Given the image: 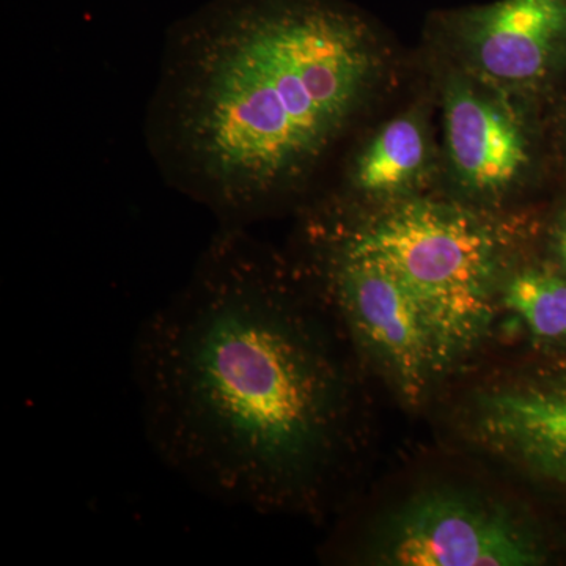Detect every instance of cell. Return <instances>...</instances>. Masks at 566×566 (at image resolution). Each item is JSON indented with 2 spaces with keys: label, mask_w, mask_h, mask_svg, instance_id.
<instances>
[{
  "label": "cell",
  "mask_w": 566,
  "mask_h": 566,
  "mask_svg": "<svg viewBox=\"0 0 566 566\" xmlns=\"http://www.w3.org/2000/svg\"><path fill=\"white\" fill-rule=\"evenodd\" d=\"M300 283L248 227L219 226L134 335L145 441L222 504L318 509L352 453V376Z\"/></svg>",
  "instance_id": "obj_1"
},
{
  "label": "cell",
  "mask_w": 566,
  "mask_h": 566,
  "mask_svg": "<svg viewBox=\"0 0 566 566\" xmlns=\"http://www.w3.org/2000/svg\"><path fill=\"white\" fill-rule=\"evenodd\" d=\"M381 51L345 0H208L164 40L144 118L156 169L219 226L249 229L348 132Z\"/></svg>",
  "instance_id": "obj_2"
},
{
  "label": "cell",
  "mask_w": 566,
  "mask_h": 566,
  "mask_svg": "<svg viewBox=\"0 0 566 566\" xmlns=\"http://www.w3.org/2000/svg\"><path fill=\"white\" fill-rule=\"evenodd\" d=\"M308 223L403 282L430 327L442 371L485 337L499 293V251L471 212L405 200L367 219L349 221L345 211L333 210L316 212Z\"/></svg>",
  "instance_id": "obj_3"
},
{
  "label": "cell",
  "mask_w": 566,
  "mask_h": 566,
  "mask_svg": "<svg viewBox=\"0 0 566 566\" xmlns=\"http://www.w3.org/2000/svg\"><path fill=\"white\" fill-rule=\"evenodd\" d=\"M311 273L333 314L409 403H419L441 374L433 335L403 282L381 262L307 223Z\"/></svg>",
  "instance_id": "obj_4"
},
{
  "label": "cell",
  "mask_w": 566,
  "mask_h": 566,
  "mask_svg": "<svg viewBox=\"0 0 566 566\" xmlns=\"http://www.w3.org/2000/svg\"><path fill=\"white\" fill-rule=\"evenodd\" d=\"M368 553L395 566H528L546 558L539 536L512 509L457 490L406 502L375 532Z\"/></svg>",
  "instance_id": "obj_5"
},
{
  "label": "cell",
  "mask_w": 566,
  "mask_h": 566,
  "mask_svg": "<svg viewBox=\"0 0 566 566\" xmlns=\"http://www.w3.org/2000/svg\"><path fill=\"white\" fill-rule=\"evenodd\" d=\"M480 81L499 92L531 91L566 59V0H495L442 18Z\"/></svg>",
  "instance_id": "obj_6"
},
{
  "label": "cell",
  "mask_w": 566,
  "mask_h": 566,
  "mask_svg": "<svg viewBox=\"0 0 566 566\" xmlns=\"http://www.w3.org/2000/svg\"><path fill=\"white\" fill-rule=\"evenodd\" d=\"M485 82H450L446 92L447 155L461 188L493 199L509 192L526 172L531 148L523 122L497 88Z\"/></svg>",
  "instance_id": "obj_7"
},
{
  "label": "cell",
  "mask_w": 566,
  "mask_h": 566,
  "mask_svg": "<svg viewBox=\"0 0 566 566\" xmlns=\"http://www.w3.org/2000/svg\"><path fill=\"white\" fill-rule=\"evenodd\" d=\"M474 428L502 460L566 488V378L486 390L475 401Z\"/></svg>",
  "instance_id": "obj_8"
},
{
  "label": "cell",
  "mask_w": 566,
  "mask_h": 566,
  "mask_svg": "<svg viewBox=\"0 0 566 566\" xmlns=\"http://www.w3.org/2000/svg\"><path fill=\"white\" fill-rule=\"evenodd\" d=\"M431 151L427 129L416 115L387 122L354 156L349 191L360 199L397 200L423 185Z\"/></svg>",
  "instance_id": "obj_9"
},
{
  "label": "cell",
  "mask_w": 566,
  "mask_h": 566,
  "mask_svg": "<svg viewBox=\"0 0 566 566\" xmlns=\"http://www.w3.org/2000/svg\"><path fill=\"white\" fill-rule=\"evenodd\" d=\"M502 307L536 340L566 346V277L551 271H516L499 290Z\"/></svg>",
  "instance_id": "obj_10"
},
{
  "label": "cell",
  "mask_w": 566,
  "mask_h": 566,
  "mask_svg": "<svg viewBox=\"0 0 566 566\" xmlns=\"http://www.w3.org/2000/svg\"><path fill=\"white\" fill-rule=\"evenodd\" d=\"M556 253L558 260H560L562 266L565 268L566 271V221L564 226L558 229L556 237Z\"/></svg>",
  "instance_id": "obj_11"
}]
</instances>
